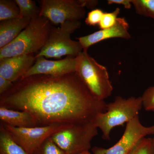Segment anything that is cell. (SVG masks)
Returning a JSON list of instances; mask_svg holds the SVG:
<instances>
[{
  "label": "cell",
  "mask_w": 154,
  "mask_h": 154,
  "mask_svg": "<svg viewBox=\"0 0 154 154\" xmlns=\"http://www.w3.org/2000/svg\"><path fill=\"white\" fill-rule=\"evenodd\" d=\"M107 105L90 92L76 72L21 78L0 95V106L27 111L37 126L94 122L98 113L107 110Z\"/></svg>",
  "instance_id": "1"
},
{
  "label": "cell",
  "mask_w": 154,
  "mask_h": 154,
  "mask_svg": "<svg viewBox=\"0 0 154 154\" xmlns=\"http://www.w3.org/2000/svg\"><path fill=\"white\" fill-rule=\"evenodd\" d=\"M52 27L51 22L44 17L32 19L14 41L0 48V60L39 52L44 46Z\"/></svg>",
  "instance_id": "2"
},
{
  "label": "cell",
  "mask_w": 154,
  "mask_h": 154,
  "mask_svg": "<svg viewBox=\"0 0 154 154\" xmlns=\"http://www.w3.org/2000/svg\"><path fill=\"white\" fill-rule=\"evenodd\" d=\"M142 107L141 96L125 99L117 96L113 102L107 104L105 112L97 114L94 122L102 131L103 139L110 140L112 130L132 120L139 115Z\"/></svg>",
  "instance_id": "3"
},
{
  "label": "cell",
  "mask_w": 154,
  "mask_h": 154,
  "mask_svg": "<svg viewBox=\"0 0 154 154\" xmlns=\"http://www.w3.org/2000/svg\"><path fill=\"white\" fill-rule=\"evenodd\" d=\"M76 59L77 74L95 97L105 101L113 91L107 68L98 63L88 52L82 51Z\"/></svg>",
  "instance_id": "4"
},
{
  "label": "cell",
  "mask_w": 154,
  "mask_h": 154,
  "mask_svg": "<svg viewBox=\"0 0 154 154\" xmlns=\"http://www.w3.org/2000/svg\"><path fill=\"white\" fill-rule=\"evenodd\" d=\"M80 21H66L58 28L52 27L44 46L35 55L60 58L62 57H76L83 48L79 42L72 40L71 35L81 27Z\"/></svg>",
  "instance_id": "5"
},
{
  "label": "cell",
  "mask_w": 154,
  "mask_h": 154,
  "mask_svg": "<svg viewBox=\"0 0 154 154\" xmlns=\"http://www.w3.org/2000/svg\"><path fill=\"white\" fill-rule=\"evenodd\" d=\"M98 134L93 122L69 124L51 136L53 141L66 154H79L88 151L91 142Z\"/></svg>",
  "instance_id": "6"
},
{
  "label": "cell",
  "mask_w": 154,
  "mask_h": 154,
  "mask_svg": "<svg viewBox=\"0 0 154 154\" xmlns=\"http://www.w3.org/2000/svg\"><path fill=\"white\" fill-rule=\"evenodd\" d=\"M1 125L25 151L28 154H33L46 139L69 124L56 123L46 126L28 128L14 127L2 123Z\"/></svg>",
  "instance_id": "7"
},
{
  "label": "cell",
  "mask_w": 154,
  "mask_h": 154,
  "mask_svg": "<svg viewBox=\"0 0 154 154\" xmlns=\"http://www.w3.org/2000/svg\"><path fill=\"white\" fill-rule=\"evenodd\" d=\"M39 17L53 24L80 21L85 17L86 10L79 0H42Z\"/></svg>",
  "instance_id": "8"
},
{
  "label": "cell",
  "mask_w": 154,
  "mask_h": 154,
  "mask_svg": "<svg viewBox=\"0 0 154 154\" xmlns=\"http://www.w3.org/2000/svg\"><path fill=\"white\" fill-rule=\"evenodd\" d=\"M154 135V125L145 126L141 123L139 115L126 123L124 133L114 145L108 149L94 147L93 154H128L141 140Z\"/></svg>",
  "instance_id": "9"
},
{
  "label": "cell",
  "mask_w": 154,
  "mask_h": 154,
  "mask_svg": "<svg viewBox=\"0 0 154 154\" xmlns=\"http://www.w3.org/2000/svg\"><path fill=\"white\" fill-rule=\"evenodd\" d=\"M76 57L67 56L60 60H48L43 56L36 57L34 64L26 72L22 78L44 75L60 76L75 72Z\"/></svg>",
  "instance_id": "10"
},
{
  "label": "cell",
  "mask_w": 154,
  "mask_h": 154,
  "mask_svg": "<svg viewBox=\"0 0 154 154\" xmlns=\"http://www.w3.org/2000/svg\"><path fill=\"white\" fill-rule=\"evenodd\" d=\"M129 26L124 18H117L114 26L99 31L87 36L76 38L82 47L84 52H88V48L93 45L109 38H120L129 39L131 36L128 32Z\"/></svg>",
  "instance_id": "11"
},
{
  "label": "cell",
  "mask_w": 154,
  "mask_h": 154,
  "mask_svg": "<svg viewBox=\"0 0 154 154\" xmlns=\"http://www.w3.org/2000/svg\"><path fill=\"white\" fill-rule=\"evenodd\" d=\"M34 54H25L0 60V76L13 83L22 78L34 64Z\"/></svg>",
  "instance_id": "12"
},
{
  "label": "cell",
  "mask_w": 154,
  "mask_h": 154,
  "mask_svg": "<svg viewBox=\"0 0 154 154\" xmlns=\"http://www.w3.org/2000/svg\"><path fill=\"white\" fill-rule=\"evenodd\" d=\"M1 123L17 128L33 127L37 126L34 119L25 111L15 110L0 106Z\"/></svg>",
  "instance_id": "13"
},
{
  "label": "cell",
  "mask_w": 154,
  "mask_h": 154,
  "mask_svg": "<svg viewBox=\"0 0 154 154\" xmlns=\"http://www.w3.org/2000/svg\"><path fill=\"white\" fill-rule=\"evenodd\" d=\"M30 21L17 18L1 21L0 48L5 47L18 37L29 25Z\"/></svg>",
  "instance_id": "14"
},
{
  "label": "cell",
  "mask_w": 154,
  "mask_h": 154,
  "mask_svg": "<svg viewBox=\"0 0 154 154\" xmlns=\"http://www.w3.org/2000/svg\"><path fill=\"white\" fill-rule=\"evenodd\" d=\"M0 154H28L15 142L8 131L1 124Z\"/></svg>",
  "instance_id": "15"
},
{
  "label": "cell",
  "mask_w": 154,
  "mask_h": 154,
  "mask_svg": "<svg viewBox=\"0 0 154 154\" xmlns=\"http://www.w3.org/2000/svg\"><path fill=\"white\" fill-rule=\"evenodd\" d=\"M20 11V18L31 21L39 17L40 9L32 0H15Z\"/></svg>",
  "instance_id": "16"
},
{
  "label": "cell",
  "mask_w": 154,
  "mask_h": 154,
  "mask_svg": "<svg viewBox=\"0 0 154 154\" xmlns=\"http://www.w3.org/2000/svg\"><path fill=\"white\" fill-rule=\"evenodd\" d=\"M20 18V11L16 1H0V21Z\"/></svg>",
  "instance_id": "17"
},
{
  "label": "cell",
  "mask_w": 154,
  "mask_h": 154,
  "mask_svg": "<svg viewBox=\"0 0 154 154\" xmlns=\"http://www.w3.org/2000/svg\"><path fill=\"white\" fill-rule=\"evenodd\" d=\"M137 14L154 19V0H131Z\"/></svg>",
  "instance_id": "18"
},
{
  "label": "cell",
  "mask_w": 154,
  "mask_h": 154,
  "mask_svg": "<svg viewBox=\"0 0 154 154\" xmlns=\"http://www.w3.org/2000/svg\"><path fill=\"white\" fill-rule=\"evenodd\" d=\"M33 154H66L50 137L46 139Z\"/></svg>",
  "instance_id": "19"
},
{
  "label": "cell",
  "mask_w": 154,
  "mask_h": 154,
  "mask_svg": "<svg viewBox=\"0 0 154 154\" xmlns=\"http://www.w3.org/2000/svg\"><path fill=\"white\" fill-rule=\"evenodd\" d=\"M128 154H154L153 138H143Z\"/></svg>",
  "instance_id": "20"
},
{
  "label": "cell",
  "mask_w": 154,
  "mask_h": 154,
  "mask_svg": "<svg viewBox=\"0 0 154 154\" xmlns=\"http://www.w3.org/2000/svg\"><path fill=\"white\" fill-rule=\"evenodd\" d=\"M120 10L116 8L115 11L110 13L105 12L99 26L101 29L111 28L115 25L117 21V16L120 13Z\"/></svg>",
  "instance_id": "21"
},
{
  "label": "cell",
  "mask_w": 154,
  "mask_h": 154,
  "mask_svg": "<svg viewBox=\"0 0 154 154\" xmlns=\"http://www.w3.org/2000/svg\"><path fill=\"white\" fill-rule=\"evenodd\" d=\"M141 97L145 110L154 113V86L148 88Z\"/></svg>",
  "instance_id": "22"
},
{
  "label": "cell",
  "mask_w": 154,
  "mask_h": 154,
  "mask_svg": "<svg viewBox=\"0 0 154 154\" xmlns=\"http://www.w3.org/2000/svg\"><path fill=\"white\" fill-rule=\"evenodd\" d=\"M105 12L101 9H96L89 12L86 18L85 22L87 25L91 26L99 25Z\"/></svg>",
  "instance_id": "23"
},
{
  "label": "cell",
  "mask_w": 154,
  "mask_h": 154,
  "mask_svg": "<svg viewBox=\"0 0 154 154\" xmlns=\"http://www.w3.org/2000/svg\"><path fill=\"white\" fill-rule=\"evenodd\" d=\"M13 83L0 76V95L5 93L13 86Z\"/></svg>",
  "instance_id": "24"
},
{
  "label": "cell",
  "mask_w": 154,
  "mask_h": 154,
  "mask_svg": "<svg viewBox=\"0 0 154 154\" xmlns=\"http://www.w3.org/2000/svg\"><path fill=\"white\" fill-rule=\"evenodd\" d=\"M107 3L109 5L112 4L121 5L126 9H130L131 7V0H108Z\"/></svg>",
  "instance_id": "25"
},
{
  "label": "cell",
  "mask_w": 154,
  "mask_h": 154,
  "mask_svg": "<svg viewBox=\"0 0 154 154\" xmlns=\"http://www.w3.org/2000/svg\"><path fill=\"white\" fill-rule=\"evenodd\" d=\"M79 2L83 7L91 9H94L98 3V1L94 0H79Z\"/></svg>",
  "instance_id": "26"
},
{
  "label": "cell",
  "mask_w": 154,
  "mask_h": 154,
  "mask_svg": "<svg viewBox=\"0 0 154 154\" xmlns=\"http://www.w3.org/2000/svg\"><path fill=\"white\" fill-rule=\"evenodd\" d=\"M79 154H91V153H90V152H89V151H85Z\"/></svg>",
  "instance_id": "27"
},
{
  "label": "cell",
  "mask_w": 154,
  "mask_h": 154,
  "mask_svg": "<svg viewBox=\"0 0 154 154\" xmlns=\"http://www.w3.org/2000/svg\"><path fill=\"white\" fill-rule=\"evenodd\" d=\"M153 140L154 145V137L153 138Z\"/></svg>",
  "instance_id": "28"
}]
</instances>
